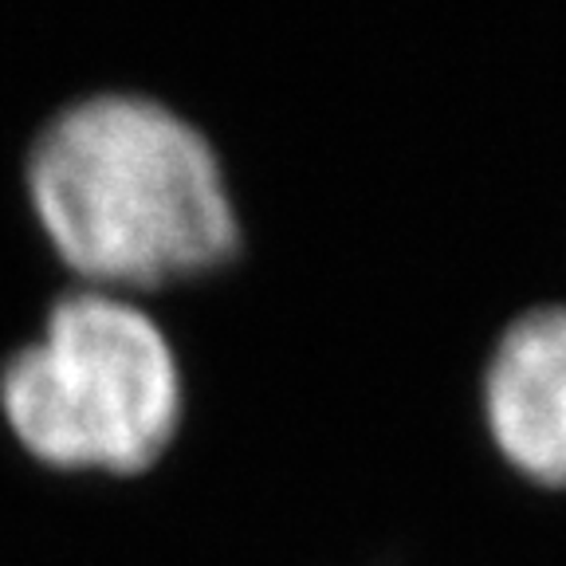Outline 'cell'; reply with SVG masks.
Instances as JSON below:
<instances>
[{"instance_id": "cell-1", "label": "cell", "mask_w": 566, "mask_h": 566, "mask_svg": "<svg viewBox=\"0 0 566 566\" xmlns=\"http://www.w3.org/2000/svg\"><path fill=\"white\" fill-rule=\"evenodd\" d=\"M32 193L63 260L111 287L205 272L237 248L212 150L146 98H91L55 118L35 142Z\"/></svg>"}, {"instance_id": "cell-2", "label": "cell", "mask_w": 566, "mask_h": 566, "mask_svg": "<svg viewBox=\"0 0 566 566\" xmlns=\"http://www.w3.org/2000/svg\"><path fill=\"white\" fill-rule=\"evenodd\" d=\"M4 409L35 457L138 472L174 433L177 366L142 311L115 295H71L44 338L9 363Z\"/></svg>"}, {"instance_id": "cell-3", "label": "cell", "mask_w": 566, "mask_h": 566, "mask_svg": "<svg viewBox=\"0 0 566 566\" xmlns=\"http://www.w3.org/2000/svg\"><path fill=\"white\" fill-rule=\"evenodd\" d=\"M484 406L515 469L566 488V307L527 311L504 331L488 363Z\"/></svg>"}]
</instances>
